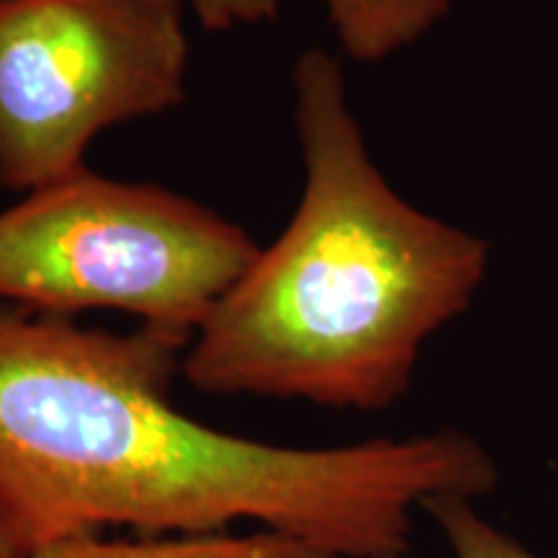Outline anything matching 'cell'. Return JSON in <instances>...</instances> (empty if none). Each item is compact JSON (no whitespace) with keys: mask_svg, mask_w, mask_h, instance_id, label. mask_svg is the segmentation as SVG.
I'll use <instances>...</instances> for the list:
<instances>
[{"mask_svg":"<svg viewBox=\"0 0 558 558\" xmlns=\"http://www.w3.org/2000/svg\"><path fill=\"white\" fill-rule=\"evenodd\" d=\"M292 96L300 202L192 337L181 380L378 414L409 393L424 344L471 308L488 243L390 186L331 52L300 54Z\"/></svg>","mask_w":558,"mask_h":558,"instance_id":"obj_2","label":"cell"},{"mask_svg":"<svg viewBox=\"0 0 558 558\" xmlns=\"http://www.w3.org/2000/svg\"><path fill=\"white\" fill-rule=\"evenodd\" d=\"M190 5L207 32L267 24L279 11V0H190Z\"/></svg>","mask_w":558,"mask_h":558,"instance_id":"obj_8","label":"cell"},{"mask_svg":"<svg viewBox=\"0 0 558 558\" xmlns=\"http://www.w3.org/2000/svg\"><path fill=\"white\" fill-rule=\"evenodd\" d=\"M437 522L452 550V558H541L522 546L514 535L492 525L484 514H478L476 501L460 497H439L424 507Z\"/></svg>","mask_w":558,"mask_h":558,"instance_id":"obj_7","label":"cell"},{"mask_svg":"<svg viewBox=\"0 0 558 558\" xmlns=\"http://www.w3.org/2000/svg\"><path fill=\"white\" fill-rule=\"evenodd\" d=\"M339 47L354 62L393 58L448 16L452 0H320Z\"/></svg>","mask_w":558,"mask_h":558,"instance_id":"obj_6","label":"cell"},{"mask_svg":"<svg viewBox=\"0 0 558 558\" xmlns=\"http://www.w3.org/2000/svg\"><path fill=\"white\" fill-rule=\"evenodd\" d=\"M186 347L0 303V550L264 530L331 558H409L432 499L499 484L460 429L298 448L199 422L173 401Z\"/></svg>","mask_w":558,"mask_h":558,"instance_id":"obj_1","label":"cell"},{"mask_svg":"<svg viewBox=\"0 0 558 558\" xmlns=\"http://www.w3.org/2000/svg\"><path fill=\"white\" fill-rule=\"evenodd\" d=\"M0 558H331L305 543L264 533L235 530L218 535H132L86 533L32 550H0Z\"/></svg>","mask_w":558,"mask_h":558,"instance_id":"obj_5","label":"cell"},{"mask_svg":"<svg viewBox=\"0 0 558 558\" xmlns=\"http://www.w3.org/2000/svg\"><path fill=\"white\" fill-rule=\"evenodd\" d=\"M186 75L181 0H0V186L86 169L101 132L177 109Z\"/></svg>","mask_w":558,"mask_h":558,"instance_id":"obj_4","label":"cell"},{"mask_svg":"<svg viewBox=\"0 0 558 558\" xmlns=\"http://www.w3.org/2000/svg\"><path fill=\"white\" fill-rule=\"evenodd\" d=\"M262 246L192 197L81 169L0 213V303L192 341Z\"/></svg>","mask_w":558,"mask_h":558,"instance_id":"obj_3","label":"cell"}]
</instances>
